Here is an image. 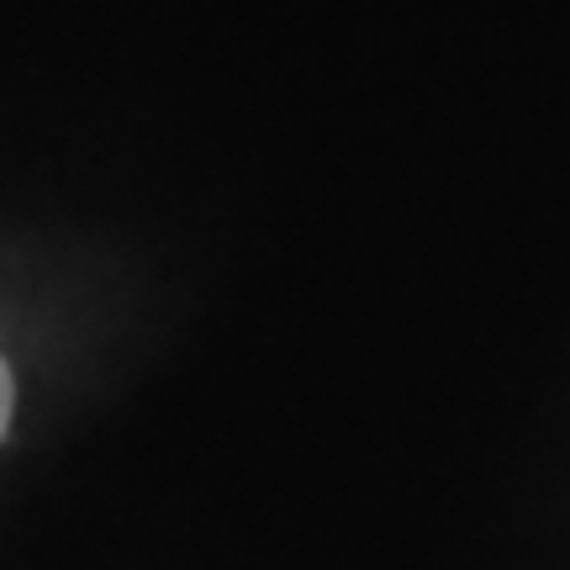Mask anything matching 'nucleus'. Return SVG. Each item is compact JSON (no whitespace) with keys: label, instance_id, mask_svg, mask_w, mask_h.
Segmentation results:
<instances>
[{"label":"nucleus","instance_id":"nucleus-1","mask_svg":"<svg viewBox=\"0 0 570 570\" xmlns=\"http://www.w3.org/2000/svg\"><path fill=\"white\" fill-rule=\"evenodd\" d=\"M11 402H17V391H11V370L0 360V439H6V428H11Z\"/></svg>","mask_w":570,"mask_h":570}]
</instances>
